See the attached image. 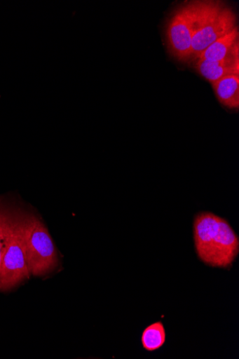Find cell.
<instances>
[{
  "mask_svg": "<svg viewBox=\"0 0 239 359\" xmlns=\"http://www.w3.org/2000/svg\"><path fill=\"white\" fill-rule=\"evenodd\" d=\"M166 334L161 321L156 322L144 330L142 337L144 348L148 351L158 350L165 342Z\"/></svg>",
  "mask_w": 239,
  "mask_h": 359,
  "instance_id": "9c48e42d",
  "label": "cell"
},
{
  "mask_svg": "<svg viewBox=\"0 0 239 359\" xmlns=\"http://www.w3.org/2000/svg\"><path fill=\"white\" fill-rule=\"evenodd\" d=\"M195 12L191 57L231 32L236 26L232 8L221 1H192Z\"/></svg>",
  "mask_w": 239,
  "mask_h": 359,
  "instance_id": "3957f363",
  "label": "cell"
},
{
  "mask_svg": "<svg viewBox=\"0 0 239 359\" xmlns=\"http://www.w3.org/2000/svg\"><path fill=\"white\" fill-rule=\"evenodd\" d=\"M235 55H238V28L237 26L228 34L215 41L193 59L221 61Z\"/></svg>",
  "mask_w": 239,
  "mask_h": 359,
  "instance_id": "52a82bcc",
  "label": "cell"
},
{
  "mask_svg": "<svg viewBox=\"0 0 239 359\" xmlns=\"http://www.w3.org/2000/svg\"><path fill=\"white\" fill-rule=\"evenodd\" d=\"M12 212L11 209L6 207L2 202H0V265L2 262Z\"/></svg>",
  "mask_w": 239,
  "mask_h": 359,
  "instance_id": "30bf717a",
  "label": "cell"
},
{
  "mask_svg": "<svg viewBox=\"0 0 239 359\" xmlns=\"http://www.w3.org/2000/svg\"><path fill=\"white\" fill-rule=\"evenodd\" d=\"M195 12L192 1L182 4L166 25L165 39L168 53L181 62L191 57Z\"/></svg>",
  "mask_w": 239,
  "mask_h": 359,
  "instance_id": "5b68a950",
  "label": "cell"
},
{
  "mask_svg": "<svg viewBox=\"0 0 239 359\" xmlns=\"http://www.w3.org/2000/svg\"><path fill=\"white\" fill-rule=\"evenodd\" d=\"M193 238L197 255L205 265L228 270L232 267L239 253V239L227 220L210 212L198 213Z\"/></svg>",
  "mask_w": 239,
  "mask_h": 359,
  "instance_id": "6da1fadb",
  "label": "cell"
},
{
  "mask_svg": "<svg viewBox=\"0 0 239 359\" xmlns=\"http://www.w3.org/2000/svg\"><path fill=\"white\" fill-rule=\"evenodd\" d=\"M0 202H1V199H0Z\"/></svg>",
  "mask_w": 239,
  "mask_h": 359,
  "instance_id": "8fae6325",
  "label": "cell"
},
{
  "mask_svg": "<svg viewBox=\"0 0 239 359\" xmlns=\"http://www.w3.org/2000/svg\"><path fill=\"white\" fill-rule=\"evenodd\" d=\"M29 277L30 273L15 210L12 212L2 262L0 265V292L9 291L17 287Z\"/></svg>",
  "mask_w": 239,
  "mask_h": 359,
  "instance_id": "277c9868",
  "label": "cell"
},
{
  "mask_svg": "<svg viewBox=\"0 0 239 359\" xmlns=\"http://www.w3.org/2000/svg\"><path fill=\"white\" fill-rule=\"evenodd\" d=\"M196 71L210 83H214L229 75H239L238 55L221 61L196 60Z\"/></svg>",
  "mask_w": 239,
  "mask_h": 359,
  "instance_id": "8992f818",
  "label": "cell"
},
{
  "mask_svg": "<svg viewBox=\"0 0 239 359\" xmlns=\"http://www.w3.org/2000/svg\"><path fill=\"white\" fill-rule=\"evenodd\" d=\"M219 102L228 109L239 107V75H229L212 83Z\"/></svg>",
  "mask_w": 239,
  "mask_h": 359,
  "instance_id": "ba28073f",
  "label": "cell"
},
{
  "mask_svg": "<svg viewBox=\"0 0 239 359\" xmlns=\"http://www.w3.org/2000/svg\"><path fill=\"white\" fill-rule=\"evenodd\" d=\"M15 214L30 275L43 277L53 273L58 255L48 228L35 214L17 210Z\"/></svg>",
  "mask_w": 239,
  "mask_h": 359,
  "instance_id": "7a4b0ae2",
  "label": "cell"
}]
</instances>
